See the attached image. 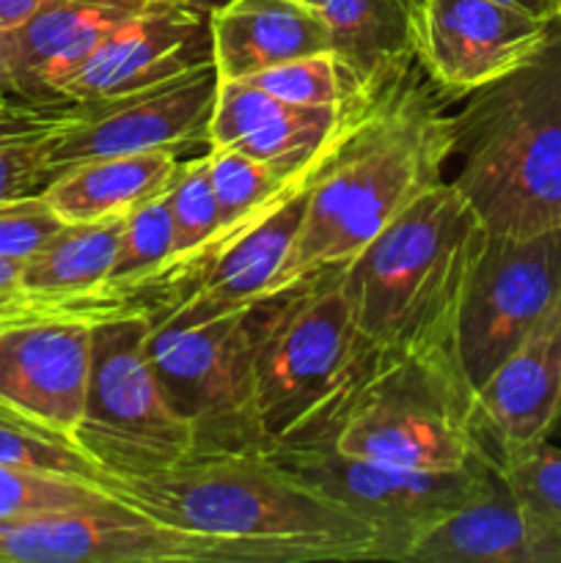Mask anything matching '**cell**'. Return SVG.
<instances>
[{"label": "cell", "instance_id": "cell-6", "mask_svg": "<svg viewBox=\"0 0 561 563\" xmlns=\"http://www.w3.org/2000/svg\"><path fill=\"white\" fill-rule=\"evenodd\" d=\"M333 449L410 471H460L490 454L460 366L385 363L330 438Z\"/></svg>", "mask_w": 561, "mask_h": 563}, {"label": "cell", "instance_id": "cell-21", "mask_svg": "<svg viewBox=\"0 0 561 563\" xmlns=\"http://www.w3.org/2000/svg\"><path fill=\"white\" fill-rule=\"evenodd\" d=\"M421 0H322L333 55L358 91H377L413 55V22Z\"/></svg>", "mask_w": 561, "mask_h": 563}, {"label": "cell", "instance_id": "cell-17", "mask_svg": "<svg viewBox=\"0 0 561 563\" xmlns=\"http://www.w3.org/2000/svg\"><path fill=\"white\" fill-rule=\"evenodd\" d=\"M154 0H42L11 31L14 93L33 102H64L61 88L121 22Z\"/></svg>", "mask_w": 561, "mask_h": 563}, {"label": "cell", "instance_id": "cell-20", "mask_svg": "<svg viewBox=\"0 0 561 563\" xmlns=\"http://www.w3.org/2000/svg\"><path fill=\"white\" fill-rule=\"evenodd\" d=\"M179 154L143 152L82 159L55 174L42 196L64 223H91L130 214L138 203L168 190L176 170L182 168Z\"/></svg>", "mask_w": 561, "mask_h": 563}, {"label": "cell", "instance_id": "cell-25", "mask_svg": "<svg viewBox=\"0 0 561 563\" xmlns=\"http://www.w3.org/2000/svg\"><path fill=\"white\" fill-rule=\"evenodd\" d=\"M314 152L292 159H256L251 154L240 152V148H209V176H212L215 198H218L220 214H223V225L234 223L242 214L251 212L256 203H262Z\"/></svg>", "mask_w": 561, "mask_h": 563}, {"label": "cell", "instance_id": "cell-12", "mask_svg": "<svg viewBox=\"0 0 561 563\" xmlns=\"http://www.w3.org/2000/svg\"><path fill=\"white\" fill-rule=\"evenodd\" d=\"M99 319L108 317L55 308L0 319V407L75 443Z\"/></svg>", "mask_w": 561, "mask_h": 563}, {"label": "cell", "instance_id": "cell-9", "mask_svg": "<svg viewBox=\"0 0 561 563\" xmlns=\"http://www.w3.org/2000/svg\"><path fill=\"white\" fill-rule=\"evenodd\" d=\"M270 456L341 509L377 528L399 563H405L407 548L418 533L482 498L498 478V462L493 454H484L460 471H410L385 465L344 454L333 449L330 440L275 449Z\"/></svg>", "mask_w": 561, "mask_h": 563}, {"label": "cell", "instance_id": "cell-26", "mask_svg": "<svg viewBox=\"0 0 561 563\" xmlns=\"http://www.w3.org/2000/svg\"><path fill=\"white\" fill-rule=\"evenodd\" d=\"M0 465L61 473L94 484L105 476L102 467L80 445L25 421L6 407H0Z\"/></svg>", "mask_w": 561, "mask_h": 563}, {"label": "cell", "instance_id": "cell-24", "mask_svg": "<svg viewBox=\"0 0 561 563\" xmlns=\"http://www.w3.org/2000/svg\"><path fill=\"white\" fill-rule=\"evenodd\" d=\"M174 218H170L168 190H163L157 192V196L148 198V201L138 203V207L127 214L124 231H121L119 256H116L108 286L116 291H124V295L135 297L138 300V289H141V286L146 284L170 256H174Z\"/></svg>", "mask_w": 561, "mask_h": 563}, {"label": "cell", "instance_id": "cell-30", "mask_svg": "<svg viewBox=\"0 0 561 563\" xmlns=\"http://www.w3.org/2000/svg\"><path fill=\"white\" fill-rule=\"evenodd\" d=\"M61 229L64 220L55 214L42 192L0 201V258L28 262Z\"/></svg>", "mask_w": 561, "mask_h": 563}, {"label": "cell", "instance_id": "cell-2", "mask_svg": "<svg viewBox=\"0 0 561 563\" xmlns=\"http://www.w3.org/2000/svg\"><path fill=\"white\" fill-rule=\"evenodd\" d=\"M99 484L154 520L245 544L267 563L394 561L377 528L270 454L190 456L143 476L105 473Z\"/></svg>", "mask_w": 561, "mask_h": 563}, {"label": "cell", "instance_id": "cell-4", "mask_svg": "<svg viewBox=\"0 0 561 563\" xmlns=\"http://www.w3.org/2000/svg\"><path fill=\"white\" fill-rule=\"evenodd\" d=\"M451 113L454 176L490 234L561 229V33Z\"/></svg>", "mask_w": 561, "mask_h": 563}, {"label": "cell", "instance_id": "cell-10", "mask_svg": "<svg viewBox=\"0 0 561 563\" xmlns=\"http://www.w3.org/2000/svg\"><path fill=\"white\" fill-rule=\"evenodd\" d=\"M0 563H267L258 550L168 526L124 500L0 522Z\"/></svg>", "mask_w": 561, "mask_h": 563}, {"label": "cell", "instance_id": "cell-18", "mask_svg": "<svg viewBox=\"0 0 561 563\" xmlns=\"http://www.w3.org/2000/svg\"><path fill=\"white\" fill-rule=\"evenodd\" d=\"M209 36L220 80H245L286 60L333 53L328 20L306 0H223L209 14Z\"/></svg>", "mask_w": 561, "mask_h": 563}, {"label": "cell", "instance_id": "cell-19", "mask_svg": "<svg viewBox=\"0 0 561 563\" xmlns=\"http://www.w3.org/2000/svg\"><path fill=\"white\" fill-rule=\"evenodd\" d=\"M405 563H539L531 520L504 476L473 504L418 533Z\"/></svg>", "mask_w": 561, "mask_h": 563}, {"label": "cell", "instance_id": "cell-7", "mask_svg": "<svg viewBox=\"0 0 561 563\" xmlns=\"http://www.w3.org/2000/svg\"><path fill=\"white\" fill-rule=\"evenodd\" d=\"M148 339L152 317L143 311L94 324L86 416L75 443L110 476H143L196 456L190 427L160 388Z\"/></svg>", "mask_w": 561, "mask_h": 563}, {"label": "cell", "instance_id": "cell-34", "mask_svg": "<svg viewBox=\"0 0 561 563\" xmlns=\"http://www.w3.org/2000/svg\"><path fill=\"white\" fill-rule=\"evenodd\" d=\"M16 99H22V97H0V110H6L9 104H14Z\"/></svg>", "mask_w": 561, "mask_h": 563}, {"label": "cell", "instance_id": "cell-14", "mask_svg": "<svg viewBox=\"0 0 561 563\" xmlns=\"http://www.w3.org/2000/svg\"><path fill=\"white\" fill-rule=\"evenodd\" d=\"M218 82L215 60H209L132 97L75 104L53 143V174L82 159L185 152L193 143H207Z\"/></svg>", "mask_w": 561, "mask_h": 563}, {"label": "cell", "instance_id": "cell-35", "mask_svg": "<svg viewBox=\"0 0 561 563\" xmlns=\"http://www.w3.org/2000/svg\"><path fill=\"white\" fill-rule=\"evenodd\" d=\"M556 31L561 33V0H556Z\"/></svg>", "mask_w": 561, "mask_h": 563}, {"label": "cell", "instance_id": "cell-16", "mask_svg": "<svg viewBox=\"0 0 561 563\" xmlns=\"http://www.w3.org/2000/svg\"><path fill=\"white\" fill-rule=\"evenodd\" d=\"M473 416L495 460L550 438L561 418V297L473 394Z\"/></svg>", "mask_w": 561, "mask_h": 563}, {"label": "cell", "instance_id": "cell-23", "mask_svg": "<svg viewBox=\"0 0 561 563\" xmlns=\"http://www.w3.org/2000/svg\"><path fill=\"white\" fill-rule=\"evenodd\" d=\"M495 462L531 520L539 563H561V449L542 440Z\"/></svg>", "mask_w": 561, "mask_h": 563}, {"label": "cell", "instance_id": "cell-31", "mask_svg": "<svg viewBox=\"0 0 561 563\" xmlns=\"http://www.w3.org/2000/svg\"><path fill=\"white\" fill-rule=\"evenodd\" d=\"M22 264L25 262H9V258H0V319L11 317V313L20 311H33L31 300L22 291ZM58 311V308H55Z\"/></svg>", "mask_w": 561, "mask_h": 563}, {"label": "cell", "instance_id": "cell-8", "mask_svg": "<svg viewBox=\"0 0 561 563\" xmlns=\"http://www.w3.org/2000/svg\"><path fill=\"white\" fill-rule=\"evenodd\" d=\"M251 308L196 324L152 319L148 357L168 405L190 427L196 456L270 454Z\"/></svg>", "mask_w": 561, "mask_h": 563}, {"label": "cell", "instance_id": "cell-3", "mask_svg": "<svg viewBox=\"0 0 561 563\" xmlns=\"http://www.w3.org/2000/svg\"><path fill=\"white\" fill-rule=\"evenodd\" d=\"M487 236L476 209L454 181L443 179L339 264L352 317L380 366L394 361L460 366V311Z\"/></svg>", "mask_w": 561, "mask_h": 563}, {"label": "cell", "instance_id": "cell-28", "mask_svg": "<svg viewBox=\"0 0 561 563\" xmlns=\"http://www.w3.org/2000/svg\"><path fill=\"white\" fill-rule=\"evenodd\" d=\"M245 80L267 91L270 97L297 104V108H336V104L350 102L361 93H369L352 86L333 53L286 60V64L258 71Z\"/></svg>", "mask_w": 561, "mask_h": 563}, {"label": "cell", "instance_id": "cell-33", "mask_svg": "<svg viewBox=\"0 0 561 563\" xmlns=\"http://www.w3.org/2000/svg\"><path fill=\"white\" fill-rule=\"evenodd\" d=\"M0 97H16L11 80V31L0 27Z\"/></svg>", "mask_w": 561, "mask_h": 563}, {"label": "cell", "instance_id": "cell-32", "mask_svg": "<svg viewBox=\"0 0 561 563\" xmlns=\"http://www.w3.org/2000/svg\"><path fill=\"white\" fill-rule=\"evenodd\" d=\"M38 3L42 0H0V27L3 31L20 27L38 9Z\"/></svg>", "mask_w": 561, "mask_h": 563}, {"label": "cell", "instance_id": "cell-5", "mask_svg": "<svg viewBox=\"0 0 561 563\" xmlns=\"http://www.w3.org/2000/svg\"><path fill=\"white\" fill-rule=\"evenodd\" d=\"M256 385L270 451L324 443L380 372L358 330L339 264L251 308Z\"/></svg>", "mask_w": 561, "mask_h": 563}, {"label": "cell", "instance_id": "cell-15", "mask_svg": "<svg viewBox=\"0 0 561 563\" xmlns=\"http://www.w3.org/2000/svg\"><path fill=\"white\" fill-rule=\"evenodd\" d=\"M212 9L193 0H154L108 33L66 80L61 99L94 104L132 97L212 60Z\"/></svg>", "mask_w": 561, "mask_h": 563}, {"label": "cell", "instance_id": "cell-27", "mask_svg": "<svg viewBox=\"0 0 561 563\" xmlns=\"http://www.w3.org/2000/svg\"><path fill=\"white\" fill-rule=\"evenodd\" d=\"M108 500H116V495L108 493L102 484L61 476V473L0 465V522L42 515V511L99 506Z\"/></svg>", "mask_w": 561, "mask_h": 563}, {"label": "cell", "instance_id": "cell-1", "mask_svg": "<svg viewBox=\"0 0 561 563\" xmlns=\"http://www.w3.org/2000/svg\"><path fill=\"white\" fill-rule=\"evenodd\" d=\"M451 157L449 99L413 58L377 88L336 141L270 295L350 262L418 196L449 179Z\"/></svg>", "mask_w": 561, "mask_h": 563}, {"label": "cell", "instance_id": "cell-13", "mask_svg": "<svg viewBox=\"0 0 561 563\" xmlns=\"http://www.w3.org/2000/svg\"><path fill=\"white\" fill-rule=\"evenodd\" d=\"M553 31V20L498 0H421L413 55L427 80L449 102H460L517 69Z\"/></svg>", "mask_w": 561, "mask_h": 563}, {"label": "cell", "instance_id": "cell-36", "mask_svg": "<svg viewBox=\"0 0 561 563\" xmlns=\"http://www.w3.org/2000/svg\"><path fill=\"white\" fill-rule=\"evenodd\" d=\"M193 3H204V5H209V9H215V0H193Z\"/></svg>", "mask_w": 561, "mask_h": 563}, {"label": "cell", "instance_id": "cell-11", "mask_svg": "<svg viewBox=\"0 0 561 563\" xmlns=\"http://www.w3.org/2000/svg\"><path fill=\"white\" fill-rule=\"evenodd\" d=\"M561 297V229L490 234L457 328V357L476 394Z\"/></svg>", "mask_w": 561, "mask_h": 563}, {"label": "cell", "instance_id": "cell-22", "mask_svg": "<svg viewBox=\"0 0 561 563\" xmlns=\"http://www.w3.org/2000/svg\"><path fill=\"white\" fill-rule=\"evenodd\" d=\"M72 102L16 99L0 110V201L42 192L53 179V143Z\"/></svg>", "mask_w": 561, "mask_h": 563}, {"label": "cell", "instance_id": "cell-37", "mask_svg": "<svg viewBox=\"0 0 561 563\" xmlns=\"http://www.w3.org/2000/svg\"><path fill=\"white\" fill-rule=\"evenodd\" d=\"M306 3H311V5H317V9H319V5H322V0H306Z\"/></svg>", "mask_w": 561, "mask_h": 563}, {"label": "cell", "instance_id": "cell-29", "mask_svg": "<svg viewBox=\"0 0 561 563\" xmlns=\"http://www.w3.org/2000/svg\"><path fill=\"white\" fill-rule=\"evenodd\" d=\"M168 207L176 231V251L170 258L196 251L223 229V214L215 198L207 154L196 159H182V168L176 170L168 187Z\"/></svg>", "mask_w": 561, "mask_h": 563}]
</instances>
